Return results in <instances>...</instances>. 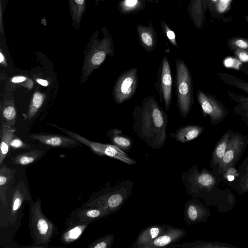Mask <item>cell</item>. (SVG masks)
<instances>
[{
	"label": "cell",
	"mask_w": 248,
	"mask_h": 248,
	"mask_svg": "<svg viewBox=\"0 0 248 248\" xmlns=\"http://www.w3.org/2000/svg\"><path fill=\"white\" fill-rule=\"evenodd\" d=\"M167 35L168 38L170 40H174L175 39V34L173 31H168L167 32Z\"/></svg>",
	"instance_id": "cell-46"
},
{
	"label": "cell",
	"mask_w": 248,
	"mask_h": 248,
	"mask_svg": "<svg viewBox=\"0 0 248 248\" xmlns=\"http://www.w3.org/2000/svg\"><path fill=\"white\" fill-rule=\"evenodd\" d=\"M20 85L29 90H31L33 86V82L31 79L28 78L27 80L21 83Z\"/></svg>",
	"instance_id": "cell-41"
},
{
	"label": "cell",
	"mask_w": 248,
	"mask_h": 248,
	"mask_svg": "<svg viewBox=\"0 0 248 248\" xmlns=\"http://www.w3.org/2000/svg\"><path fill=\"white\" fill-rule=\"evenodd\" d=\"M241 70L244 74L248 76V64H243Z\"/></svg>",
	"instance_id": "cell-47"
},
{
	"label": "cell",
	"mask_w": 248,
	"mask_h": 248,
	"mask_svg": "<svg viewBox=\"0 0 248 248\" xmlns=\"http://www.w3.org/2000/svg\"><path fill=\"white\" fill-rule=\"evenodd\" d=\"M234 113L241 116V119L246 122H248V102L238 103L233 109Z\"/></svg>",
	"instance_id": "cell-32"
},
{
	"label": "cell",
	"mask_w": 248,
	"mask_h": 248,
	"mask_svg": "<svg viewBox=\"0 0 248 248\" xmlns=\"http://www.w3.org/2000/svg\"><path fill=\"white\" fill-rule=\"evenodd\" d=\"M107 135L113 144L119 147L125 152H129L133 144L132 139L123 134L117 128H112L107 131Z\"/></svg>",
	"instance_id": "cell-22"
},
{
	"label": "cell",
	"mask_w": 248,
	"mask_h": 248,
	"mask_svg": "<svg viewBox=\"0 0 248 248\" xmlns=\"http://www.w3.org/2000/svg\"><path fill=\"white\" fill-rule=\"evenodd\" d=\"M181 180L187 194L194 198H203L214 188L216 180L207 170L199 171L197 166L193 165L182 174Z\"/></svg>",
	"instance_id": "cell-6"
},
{
	"label": "cell",
	"mask_w": 248,
	"mask_h": 248,
	"mask_svg": "<svg viewBox=\"0 0 248 248\" xmlns=\"http://www.w3.org/2000/svg\"><path fill=\"white\" fill-rule=\"evenodd\" d=\"M137 3V0H125V4L127 6L132 7Z\"/></svg>",
	"instance_id": "cell-45"
},
{
	"label": "cell",
	"mask_w": 248,
	"mask_h": 248,
	"mask_svg": "<svg viewBox=\"0 0 248 248\" xmlns=\"http://www.w3.org/2000/svg\"><path fill=\"white\" fill-rule=\"evenodd\" d=\"M204 130L202 125L188 124L181 126L175 132L170 133V135L176 141L184 143L196 139Z\"/></svg>",
	"instance_id": "cell-20"
},
{
	"label": "cell",
	"mask_w": 248,
	"mask_h": 248,
	"mask_svg": "<svg viewBox=\"0 0 248 248\" xmlns=\"http://www.w3.org/2000/svg\"><path fill=\"white\" fill-rule=\"evenodd\" d=\"M155 86L165 110L169 111L172 100V78L170 62L165 56L159 65Z\"/></svg>",
	"instance_id": "cell-10"
},
{
	"label": "cell",
	"mask_w": 248,
	"mask_h": 248,
	"mask_svg": "<svg viewBox=\"0 0 248 248\" xmlns=\"http://www.w3.org/2000/svg\"><path fill=\"white\" fill-rule=\"evenodd\" d=\"M240 187L243 192H248V172L242 178Z\"/></svg>",
	"instance_id": "cell-39"
},
{
	"label": "cell",
	"mask_w": 248,
	"mask_h": 248,
	"mask_svg": "<svg viewBox=\"0 0 248 248\" xmlns=\"http://www.w3.org/2000/svg\"><path fill=\"white\" fill-rule=\"evenodd\" d=\"M16 129L9 125L3 124L0 130V165L5 160L9 153L10 142Z\"/></svg>",
	"instance_id": "cell-23"
},
{
	"label": "cell",
	"mask_w": 248,
	"mask_h": 248,
	"mask_svg": "<svg viewBox=\"0 0 248 248\" xmlns=\"http://www.w3.org/2000/svg\"><path fill=\"white\" fill-rule=\"evenodd\" d=\"M175 89L177 105L183 118L187 117L194 103L193 81L189 69L181 60L175 62Z\"/></svg>",
	"instance_id": "cell-5"
},
{
	"label": "cell",
	"mask_w": 248,
	"mask_h": 248,
	"mask_svg": "<svg viewBox=\"0 0 248 248\" xmlns=\"http://www.w3.org/2000/svg\"></svg>",
	"instance_id": "cell-49"
},
{
	"label": "cell",
	"mask_w": 248,
	"mask_h": 248,
	"mask_svg": "<svg viewBox=\"0 0 248 248\" xmlns=\"http://www.w3.org/2000/svg\"><path fill=\"white\" fill-rule=\"evenodd\" d=\"M25 170L18 169L15 182L6 192L7 206L0 203V232L9 229L12 236L20 225L25 202L29 205L33 203Z\"/></svg>",
	"instance_id": "cell-2"
},
{
	"label": "cell",
	"mask_w": 248,
	"mask_h": 248,
	"mask_svg": "<svg viewBox=\"0 0 248 248\" xmlns=\"http://www.w3.org/2000/svg\"><path fill=\"white\" fill-rule=\"evenodd\" d=\"M245 124L247 125V126L248 127V122H246Z\"/></svg>",
	"instance_id": "cell-48"
},
{
	"label": "cell",
	"mask_w": 248,
	"mask_h": 248,
	"mask_svg": "<svg viewBox=\"0 0 248 248\" xmlns=\"http://www.w3.org/2000/svg\"><path fill=\"white\" fill-rule=\"evenodd\" d=\"M197 96L203 116H208L212 124H217L225 119L228 111L224 104L215 95L205 93L198 89Z\"/></svg>",
	"instance_id": "cell-11"
},
{
	"label": "cell",
	"mask_w": 248,
	"mask_h": 248,
	"mask_svg": "<svg viewBox=\"0 0 248 248\" xmlns=\"http://www.w3.org/2000/svg\"><path fill=\"white\" fill-rule=\"evenodd\" d=\"M209 215L208 209L197 198L193 197L185 202L184 220L187 224L206 221Z\"/></svg>",
	"instance_id": "cell-15"
},
{
	"label": "cell",
	"mask_w": 248,
	"mask_h": 248,
	"mask_svg": "<svg viewBox=\"0 0 248 248\" xmlns=\"http://www.w3.org/2000/svg\"><path fill=\"white\" fill-rule=\"evenodd\" d=\"M8 0H0V32H4L3 24V13Z\"/></svg>",
	"instance_id": "cell-35"
},
{
	"label": "cell",
	"mask_w": 248,
	"mask_h": 248,
	"mask_svg": "<svg viewBox=\"0 0 248 248\" xmlns=\"http://www.w3.org/2000/svg\"><path fill=\"white\" fill-rule=\"evenodd\" d=\"M34 147L32 145L24 142L20 138L14 134L10 142V150L7 155L14 152L30 149Z\"/></svg>",
	"instance_id": "cell-30"
},
{
	"label": "cell",
	"mask_w": 248,
	"mask_h": 248,
	"mask_svg": "<svg viewBox=\"0 0 248 248\" xmlns=\"http://www.w3.org/2000/svg\"><path fill=\"white\" fill-rule=\"evenodd\" d=\"M0 63L4 65V66H7V63L5 59V56L4 54L2 52V50H0Z\"/></svg>",
	"instance_id": "cell-43"
},
{
	"label": "cell",
	"mask_w": 248,
	"mask_h": 248,
	"mask_svg": "<svg viewBox=\"0 0 248 248\" xmlns=\"http://www.w3.org/2000/svg\"><path fill=\"white\" fill-rule=\"evenodd\" d=\"M217 75L225 84L241 90L248 94V82L226 73H218Z\"/></svg>",
	"instance_id": "cell-28"
},
{
	"label": "cell",
	"mask_w": 248,
	"mask_h": 248,
	"mask_svg": "<svg viewBox=\"0 0 248 248\" xmlns=\"http://www.w3.org/2000/svg\"><path fill=\"white\" fill-rule=\"evenodd\" d=\"M134 182L125 180L113 187H107L92 194L82 207H97L109 215L118 211L132 194Z\"/></svg>",
	"instance_id": "cell-3"
},
{
	"label": "cell",
	"mask_w": 248,
	"mask_h": 248,
	"mask_svg": "<svg viewBox=\"0 0 248 248\" xmlns=\"http://www.w3.org/2000/svg\"><path fill=\"white\" fill-rule=\"evenodd\" d=\"M235 248V247L228 244L206 242L203 241H195L185 242L181 244H173L170 245L167 248Z\"/></svg>",
	"instance_id": "cell-25"
},
{
	"label": "cell",
	"mask_w": 248,
	"mask_h": 248,
	"mask_svg": "<svg viewBox=\"0 0 248 248\" xmlns=\"http://www.w3.org/2000/svg\"><path fill=\"white\" fill-rule=\"evenodd\" d=\"M138 85L137 69L132 67L121 73L113 87L112 96L115 102L121 105L130 99Z\"/></svg>",
	"instance_id": "cell-9"
},
{
	"label": "cell",
	"mask_w": 248,
	"mask_h": 248,
	"mask_svg": "<svg viewBox=\"0 0 248 248\" xmlns=\"http://www.w3.org/2000/svg\"><path fill=\"white\" fill-rule=\"evenodd\" d=\"M235 47L248 51V42L242 39H238L233 43Z\"/></svg>",
	"instance_id": "cell-38"
},
{
	"label": "cell",
	"mask_w": 248,
	"mask_h": 248,
	"mask_svg": "<svg viewBox=\"0 0 248 248\" xmlns=\"http://www.w3.org/2000/svg\"><path fill=\"white\" fill-rule=\"evenodd\" d=\"M132 117V128L139 138L154 149L164 146L169 117L154 96L148 95L136 105Z\"/></svg>",
	"instance_id": "cell-1"
},
{
	"label": "cell",
	"mask_w": 248,
	"mask_h": 248,
	"mask_svg": "<svg viewBox=\"0 0 248 248\" xmlns=\"http://www.w3.org/2000/svg\"><path fill=\"white\" fill-rule=\"evenodd\" d=\"M28 79V78L24 76H16L10 79V81L15 84H21Z\"/></svg>",
	"instance_id": "cell-40"
},
{
	"label": "cell",
	"mask_w": 248,
	"mask_h": 248,
	"mask_svg": "<svg viewBox=\"0 0 248 248\" xmlns=\"http://www.w3.org/2000/svg\"><path fill=\"white\" fill-rule=\"evenodd\" d=\"M227 93L232 100L238 103L248 102V96L239 95L231 91H227Z\"/></svg>",
	"instance_id": "cell-36"
},
{
	"label": "cell",
	"mask_w": 248,
	"mask_h": 248,
	"mask_svg": "<svg viewBox=\"0 0 248 248\" xmlns=\"http://www.w3.org/2000/svg\"><path fill=\"white\" fill-rule=\"evenodd\" d=\"M170 226L155 224L143 229L139 233L131 248H143L155 238L164 233Z\"/></svg>",
	"instance_id": "cell-18"
},
{
	"label": "cell",
	"mask_w": 248,
	"mask_h": 248,
	"mask_svg": "<svg viewBox=\"0 0 248 248\" xmlns=\"http://www.w3.org/2000/svg\"><path fill=\"white\" fill-rule=\"evenodd\" d=\"M236 57L244 64H248V51L239 48L235 52Z\"/></svg>",
	"instance_id": "cell-34"
},
{
	"label": "cell",
	"mask_w": 248,
	"mask_h": 248,
	"mask_svg": "<svg viewBox=\"0 0 248 248\" xmlns=\"http://www.w3.org/2000/svg\"><path fill=\"white\" fill-rule=\"evenodd\" d=\"M114 240L113 234H107L91 242L87 248H110Z\"/></svg>",
	"instance_id": "cell-29"
},
{
	"label": "cell",
	"mask_w": 248,
	"mask_h": 248,
	"mask_svg": "<svg viewBox=\"0 0 248 248\" xmlns=\"http://www.w3.org/2000/svg\"><path fill=\"white\" fill-rule=\"evenodd\" d=\"M229 0H220V1L223 3L221 4H220L219 6V9L220 11L222 12L225 10L227 6V2Z\"/></svg>",
	"instance_id": "cell-44"
},
{
	"label": "cell",
	"mask_w": 248,
	"mask_h": 248,
	"mask_svg": "<svg viewBox=\"0 0 248 248\" xmlns=\"http://www.w3.org/2000/svg\"><path fill=\"white\" fill-rule=\"evenodd\" d=\"M65 224L66 228L61 236V240L64 244H69L78 240L91 223L66 221Z\"/></svg>",
	"instance_id": "cell-21"
},
{
	"label": "cell",
	"mask_w": 248,
	"mask_h": 248,
	"mask_svg": "<svg viewBox=\"0 0 248 248\" xmlns=\"http://www.w3.org/2000/svg\"><path fill=\"white\" fill-rule=\"evenodd\" d=\"M108 216L103 209L93 207H82L72 213L66 221L79 223H92Z\"/></svg>",
	"instance_id": "cell-17"
},
{
	"label": "cell",
	"mask_w": 248,
	"mask_h": 248,
	"mask_svg": "<svg viewBox=\"0 0 248 248\" xmlns=\"http://www.w3.org/2000/svg\"><path fill=\"white\" fill-rule=\"evenodd\" d=\"M36 81L40 85L44 86L46 87L48 85L49 82L47 80L42 79L40 78H38L36 79Z\"/></svg>",
	"instance_id": "cell-42"
},
{
	"label": "cell",
	"mask_w": 248,
	"mask_h": 248,
	"mask_svg": "<svg viewBox=\"0 0 248 248\" xmlns=\"http://www.w3.org/2000/svg\"><path fill=\"white\" fill-rule=\"evenodd\" d=\"M18 169L11 168L4 162L0 165V203L7 206L6 194L15 182Z\"/></svg>",
	"instance_id": "cell-19"
},
{
	"label": "cell",
	"mask_w": 248,
	"mask_h": 248,
	"mask_svg": "<svg viewBox=\"0 0 248 248\" xmlns=\"http://www.w3.org/2000/svg\"><path fill=\"white\" fill-rule=\"evenodd\" d=\"M29 139L38 143L40 147L48 149L53 148H73L82 146V144L74 139L63 135L47 133H31Z\"/></svg>",
	"instance_id": "cell-14"
},
{
	"label": "cell",
	"mask_w": 248,
	"mask_h": 248,
	"mask_svg": "<svg viewBox=\"0 0 248 248\" xmlns=\"http://www.w3.org/2000/svg\"><path fill=\"white\" fill-rule=\"evenodd\" d=\"M248 143V137L238 132H232L225 154L218 165V171L223 174L226 170L233 166L244 151Z\"/></svg>",
	"instance_id": "cell-12"
},
{
	"label": "cell",
	"mask_w": 248,
	"mask_h": 248,
	"mask_svg": "<svg viewBox=\"0 0 248 248\" xmlns=\"http://www.w3.org/2000/svg\"><path fill=\"white\" fill-rule=\"evenodd\" d=\"M67 136L88 146L94 153L100 156H108L129 165H134L137 162L130 157L125 152L114 144H104L92 141L84 137L67 129L61 128L56 124H50Z\"/></svg>",
	"instance_id": "cell-8"
},
{
	"label": "cell",
	"mask_w": 248,
	"mask_h": 248,
	"mask_svg": "<svg viewBox=\"0 0 248 248\" xmlns=\"http://www.w3.org/2000/svg\"><path fill=\"white\" fill-rule=\"evenodd\" d=\"M141 37L142 43L150 50V49L153 46L154 44L151 36L148 33L143 32L141 35Z\"/></svg>",
	"instance_id": "cell-37"
},
{
	"label": "cell",
	"mask_w": 248,
	"mask_h": 248,
	"mask_svg": "<svg viewBox=\"0 0 248 248\" xmlns=\"http://www.w3.org/2000/svg\"><path fill=\"white\" fill-rule=\"evenodd\" d=\"M239 175L237 170L233 167H230L224 172L223 178L232 181L234 180L235 177H238Z\"/></svg>",
	"instance_id": "cell-33"
},
{
	"label": "cell",
	"mask_w": 248,
	"mask_h": 248,
	"mask_svg": "<svg viewBox=\"0 0 248 248\" xmlns=\"http://www.w3.org/2000/svg\"><path fill=\"white\" fill-rule=\"evenodd\" d=\"M232 132V131L230 129L226 131L217 143L212 155L211 161L213 165H219L221 162L225 154Z\"/></svg>",
	"instance_id": "cell-26"
},
{
	"label": "cell",
	"mask_w": 248,
	"mask_h": 248,
	"mask_svg": "<svg viewBox=\"0 0 248 248\" xmlns=\"http://www.w3.org/2000/svg\"><path fill=\"white\" fill-rule=\"evenodd\" d=\"M69 10L72 20V25L78 30L86 8V0H69Z\"/></svg>",
	"instance_id": "cell-24"
},
{
	"label": "cell",
	"mask_w": 248,
	"mask_h": 248,
	"mask_svg": "<svg viewBox=\"0 0 248 248\" xmlns=\"http://www.w3.org/2000/svg\"><path fill=\"white\" fill-rule=\"evenodd\" d=\"M95 32L91 38L85 50V56L82 69L81 81H86L93 72L103 63L108 55L113 53L109 42L96 38Z\"/></svg>",
	"instance_id": "cell-7"
},
{
	"label": "cell",
	"mask_w": 248,
	"mask_h": 248,
	"mask_svg": "<svg viewBox=\"0 0 248 248\" xmlns=\"http://www.w3.org/2000/svg\"><path fill=\"white\" fill-rule=\"evenodd\" d=\"M12 101L8 102L2 109V116L10 124H14L16 118V112Z\"/></svg>",
	"instance_id": "cell-31"
},
{
	"label": "cell",
	"mask_w": 248,
	"mask_h": 248,
	"mask_svg": "<svg viewBox=\"0 0 248 248\" xmlns=\"http://www.w3.org/2000/svg\"><path fill=\"white\" fill-rule=\"evenodd\" d=\"M45 95L39 91L35 92L31 100L28 110L23 114L25 120L32 119L43 104Z\"/></svg>",
	"instance_id": "cell-27"
},
{
	"label": "cell",
	"mask_w": 248,
	"mask_h": 248,
	"mask_svg": "<svg viewBox=\"0 0 248 248\" xmlns=\"http://www.w3.org/2000/svg\"><path fill=\"white\" fill-rule=\"evenodd\" d=\"M29 227L33 240L31 248H48L57 234V226L43 212L40 199L30 205Z\"/></svg>",
	"instance_id": "cell-4"
},
{
	"label": "cell",
	"mask_w": 248,
	"mask_h": 248,
	"mask_svg": "<svg viewBox=\"0 0 248 248\" xmlns=\"http://www.w3.org/2000/svg\"><path fill=\"white\" fill-rule=\"evenodd\" d=\"M48 150L36 147L18 152H14L7 155L3 162L13 169H26L37 163Z\"/></svg>",
	"instance_id": "cell-13"
},
{
	"label": "cell",
	"mask_w": 248,
	"mask_h": 248,
	"mask_svg": "<svg viewBox=\"0 0 248 248\" xmlns=\"http://www.w3.org/2000/svg\"><path fill=\"white\" fill-rule=\"evenodd\" d=\"M187 232L183 228L170 226L162 234L143 248H166L170 245L178 243L180 239L185 237Z\"/></svg>",
	"instance_id": "cell-16"
}]
</instances>
